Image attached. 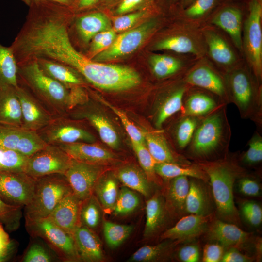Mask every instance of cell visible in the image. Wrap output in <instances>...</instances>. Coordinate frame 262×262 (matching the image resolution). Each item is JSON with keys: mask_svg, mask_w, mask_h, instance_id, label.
<instances>
[{"mask_svg": "<svg viewBox=\"0 0 262 262\" xmlns=\"http://www.w3.org/2000/svg\"><path fill=\"white\" fill-rule=\"evenodd\" d=\"M18 83L25 86L54 117L66 116L74 106L70 91L46 74L36 60L18 65Z\"/></svg>", "mask_w": 262, "mask_h": 262, "instance_id": "1", "label": "cell"}, {"mask_svg": "<svg viewBox=\"0 0 262 262\" xmlns=\"http://www.w3.org/2000/svg\"><path fill=\"white\" fill-rule=\"evenodd\" d=\"M200 167L210 181L219 216L230 223H239V213L233 200V188L239 176L236 168L226 162H202Z\"/></svg>", "mask_w": 262, "mask_h": 262, "instance_id": "2", "label": "cell"}, {"mask_svg": "<svg viewBox=\"0 0 262 262\" xmlns=\"http://www.w3.org/2000/svg\"><path fill=\"white\" fill-rule=\"evenodd\" d=\"M72 193L65 174H52L36 179L33 196L24 207L25 223L47 217L58 203Z\"/></svg>", "mask_w": 262, "mask_h": 262, "instance_id": "3", "label": "cell"}, {"mask_svg": "<svg viewBox=\"0 0 262 262\" xmlns=\"http://www.w3.org/2000/svg\"><path fill=\"white\" fill-rule=\"evenodd\" d=\"M32 235L43 239L63 261H80L72 234L66 232L48 217L25 223Z\"/></svg>", "mask_w": 262, "mask_h": 262, "instance_id": "4", "label": "cell"}, {"mask_svg": "<svg viewBox=\"0 0 262 262\" xmlns=\"http://www.w3.org/2000/svg\"><path fill=\"white\" fill-rule=\"evenodd\" d=\"M262 0H251L248 15L244 24L243 49L259 78H261L262 72Z\"/></svg>", "mask_w": 262, "mask_h": 262, "instance_id": "5", "label": "cell"}, {"mask_svg": "<svg viewBox=\"0 0 262 262\" xmlns=\"http://www.w3.org/2000/svg\"><path fill=\"white\" fill-rule=\"evenodd\" d=\"M71 160L59 146L47 144L29 156L24 172L35 179L52 174H65Z\"/></svg>", "mask_w": 262, "mask_h": 262, "instance_id": "6", "label": "cell"}, {"mask_svg": "<svg viewBox=\"0 0 262 262\" xmlns=\"http://www.w3.org/2000/svg\"><path fill=\"white\" fill-rule=\"evenodd\" d=\"M156 26V21L151 20L120 33L108 48L91 60L98 62L110 61L131 54L143 44Z\"/></svg>", "mask_w": 262, "mask_h": 262, "instance_id": "7", "label": "cell"}, {"mask_svg": "<svg viewBox=\"0 0 262 262\" xmlns=\"http://www.w3.org/2000/svg\"><path fill=\"white\" fill-rule=\"evenodd\" d=\"M37 132L47 144L93 143L96 140L90 131L71 122L66 116L54 118L48 125Z\"/></svg>", "mask_w": 262, "mask_h": 262, "instance_id": "8", "label": "cell"}, {"mask_svg": "<svg viewBox=\"0 0 262 262\" xmlns=\"http://www.w3.org/2000/svg\"><path fill=\"white\" fill-rule=\"evenodd\" d=\"M224 124L220 113H215L204 119L196 128L191 141L192 152L204 157L214 152L224 139Z\"/></svg>", "mask_w": 262, "mask_h": 262, "instance_id": "9", "label": "cell"}, {"mask_svg": "<svg viewBox=\"0 0 262 262\" xmlns=\"http://www.w3.org/2000/svg\"><path fill=\"white\" fill-rule=\"evenodd\" d=\"M35 180L25 172L0 171V196L9 204L24 207L32 198Z\"/></svg>", "mask_w": 262, "mask_h": 262, "instance_id": "10", "label": "cell"}, {"mask_svg": "<svg viewBox=\"0 0 262 262\" xmlns=\"http://www.w3.org/2000/svg\"><path fill=\"white\" fill-rule=\"evenodd\" d=\"M101 166L72 159L65 175L73 193L81 201L93 194L94 185L101 175Z\"/></svg>", "mask_w": 262, "mask_h": 262, "instance_id": "11", "label": "cell"}, {"mask_svg": "<svg viewBox=\"0 0 262 262\" xmlns=\"http://www.w3.org/2000/svg\"><path fill=\"white\" fill-rule=\"evenodd\" d=\"M47 144L36 131L0 124V146L30 156Z\"/></svg>", "mask_w": 262, "mask_h": 262, "instance_id": "12", "label": "cell"}, {"mask_svg": "<svg viewBox=\"0 0 262 262\" xmlns=\"http://www.w3.org/2000/svg\"><path fill=\"white\" fill-rule=\"evenodd\" d=\"M16 89L21 108L22 128L37 132L55 118L25 86L18 83Z\"/></svg>", "mask_w": 262, "mask_h": 262, "instance_id": "13", "label": "cell"}, {"mask_svg": "<svg viewBox=\"0 0 262 262\" xmlns=\"http://www.w3.org/2000/svg\"><path fill=\"white\" fill-rule=\"evenodd\" d=\"M72 159L86 163L103 165L115 159L110 151L95 144L76 142L57 145Z\"/></svg>", "mask_w": 262, "mask_h": 262, "instance_id": "14", "label": "cell"}, {"mask_svg": "<svg viewBox=\"0 0 262 262\" xmlns=\"http://www.w3.org/2000/svg\"><path fill=\"white\" fill-rule=\"evenodd\" d=\"M74 28L80 43L88 46L97 33L112 29L111 23L106 15L93 12L74 16Z\"/></svg>", "mask_w": 262, "mask_h": 262, "instance_id": "15", "label": "cell"}, {"mask_svg": "<svg viewBox=\"0 0 262 262\" xmlns=\"http://www.w3.org/2000/svg\"><path fill=\"white\" fill-rule=\"evenodd\" d=\"M72 235L80 260L97 262L103 260L101 243L94 231L83 225H78Z\"/></svg>", "mask_w": 262, "mask_h": 262, "instance_id": "16", "label": "cell"}, {"mask_svg": "<svg viewBox=\"0 0 262 262\" xmlns=\"http://www.w3.org/2000/svg\"><path fill=\"white\" fill-rule=\"evenodd\" d=\"M212 216L190 214L182 217L161 235L162 239L184 240L198 236L208 228Z\"/></svg>", "mask_w": 262, "mask_h": 262, "instance_id": "17", "label": "cell"}, {"mask_svg": "<svg viewBox=\"0 0 262 262\" xmlns=\"http://www.w3.org/2000/svg\"><path fill=\"white\" fill-rule=\"evenodd\" d=\"M35 60L46 74L62 83L70 93L83 90V80L85 79L73 68L45 58H38Z\"/></svg>", "mask_w": 262, "mask_h": 262, "instance_id": "18", "label": "cell"}, {"mask_svg": "<svg viewBox=\"0 0 262 262\" xmlns=\"http://www.w3.org/2000/svg\"><path fill=\"white\" fill-rule=\"evenodd\" d=\"M81 201L72 193L66 196L47 217L56 225L72 234L79 225Z\"/></svg>", "mask_w": 262, "mask_h": 262, "instance_id": "19", "label": "cell"}, {"mask_svg": "<svg viewBox=\"0 0 262 262\" xmlns=\"http://www.w3.org/2000/svg\"><path fill=\"white\" fill-rule=\"evenodd\" d=\"M22 115L16 87L0 86V124L21 127Z\"/></svg>", "mask_w": 262, "mask_h": 262, "instance_id": "20", "label": "cell"}, {"mask_svg": "<svg viewBox=\"0 0 262 262\" xmlns=\"http://www.w3.org/2000/svg\"><path fill=\"white\" fill-rule=\"evenodd\" d=\"M242 22L241 11L232 6L222 9L212 20V23L223 29L229 35L235 46L240 50L243 49Z\"/></svg>", "mask_w": 262, "mask_h": 262, "instance_id": "21", "label": "cell"}, {"mask_svg": "<svg viewBox=\"0 0 262 262\" xmlns=\"http://www.w3.org/2000/svg\"><path fill=\"white\" fill-rule=\"evenodd\" d=\"M71 112L70 115L79 119H86L97 130L102 141L112 148L119 146V138L115 128L109 121L95 111L83 109Z\"/></svg>", "mask_w": 262, "mask_h": 262, "instance_id": "22", "label": "cell"}, {"mask_svg": "<svg viewBox=\"0 0 262 262\" xmlns=\"http://www.w3.org/2000/svg\"><path fill=\"white\" fill-rule=\"evenodd\" d=\"M209 227V237L222 246H237L246 242L249 234L240 229L235 224L217 220Z\"/></svg>", "mask_w": 262, "mask_h": 262, "instance_id": "23", "label": "cell"}, {"mask_svg": "<svg viewBox=\"0 0 262 262\" xmlns=\"http://www.w3.org/2000/svg\"><path fill=\"white\" fill-rule=\"evenodd\" d=\"M229 82L236 104L241 111L248 110L254 99L253 90L248 76L242 71H237L231 75Z\"/></svg>", "mask_w": 262, "mask_h": 262, "instance_id": "24", "label": "cell"}, {"mask_svg": "<svg viewBox=\"0 0 262 262\" xmlns=\"http://www.w3.org/2000/svg\"><path fill=\"white\" fill-rule=\"evenodd\" d=\"M146 213L144 236L147 238L158 231L164 219L165 206L163 198L159 194L154 195L147 201Z\"/></svg>", "mask_w": 262, "mask_h": 262, "instance_id": "25", "label": "cell"}, {"mask_svg": "<svg viewBox=\"0 0 262 262\" xmlns=\"http://www.w3.org/2000/svg\"><path fill=\"white\" fill-rule=\"evenodd\" d=\"M186 81L190 84L205 89L221 97L225 94L222 80L208 67L202 66L195 69L188 75Z\"/></svg>", "mask_w": 262, "mask_h": 262, "instance_id": "26", "label": "cell"}, {"mask_svg": "<svg viewBox=\"0 0 262 262\" xmlns=\"http://www.w3.org/2000/svg\"><path fill=\"white\" fill-rule=\"evenodd\" d=\"M118 182L111 175H101L97 180L93 193L102 207L107 212L113 211L118 194Z\"/></svg>", "mask_w": 262, "mask_h": 262, "instance_id": "27", "label": "cell"}, {"mask_svg": "<svg viewBox=\"0 0 262 262\" xmlns=\"http://www.w3.org/2000/svg\"><path fill=\"white\" fill-rule=\"evenodd\" d=\"M189 183L186 176L171 179L166 191V201L169 208L175 213H181L185 210Z\"/></svg>", "mask_w": 262, "mask_h": 262, "instance_id": "28", "label": "cell"}, {"mask_svg": "<svg viewBox=\"0 0 262 262\" xmlns=\"http://www.w3.org/2000/svg\"><path fill=\"white\" fill-rule=\"evenodd\" d=\"M204 34L210 55L215 62L229 66L235 61L233 51L222 37L211 31H207Z\"/></svg>", "mask_w": 262, "mask_h": 262, "instance_id": "29", "label": "cell"}, {"mask_svg": "<svg viewBox=\"0 0 262 262\" xmlns=\"http://www.w3.org/2000/svg\"><path fill=\"white\" fill-rule=\"evenodd\" d=\"M117 179L125 187L137 191L145 196H148L150 185L145 174L138 168L128 165L120 168L117 174Z\"/></svg>", "mask_w": 262, "mask_h": 262, "instance_id": "30", "label": "cell"}, {"mask_svg": "<svg viewBox=\"0 0 262 262\" xmlns=\"http://www.w3.org/2000/svg\"><path fill=\"white\" fill-rule=\"evenodd\" d=\"M145 142L148 150L156 162L177 163V160L162 134L143 131Z\"/></svg>", "mask_w": 262, "mask_h": 262, "instance_id": "31", "label": "cell"}, {"mask_svg": "<svg viewBox=\"0 0 262 262\" xmlns=\"http://www.w3.org/2000/svg\"><path fill=\"white\" fill-rule=\"evenodd\" d=\"M156 174L165 179H172L180 176H186L207 181L209 179L205 172L199 168L188 164L180 165L172 163H156L155 166Z\"/></svg>", "mask_w": 262, "mask_h": 262, "instance_id": "32", "label": "cell"}, {"mask_svg": "<svg viewBox=\"0 0 262 262\" xmlns=\"http://www.w3.org/2000/svg\"><path fill=\"white\" fill-rule=\"evenodd\" d=\"M18 65L10 47L0 43V86L10 85L16 87Z\"/></svg>", "mask_w": 262, "mask_h": 262, "instance_id": "33", "label": "cell"}, {"mask_svg": "<svg viewBox=\"0 0 262 262\" xmlns=\"http://www.w3.org/2000/svg\"><path fill=\"white\" fill-rule=\"evenodd\" d=\"M208 202L206 194L201 185L196 180L189 183L185 201V210L190 214H208Z\"/></svg>", "mask_w": 262, "mask_h": 262, "instance_id": "34", "label": "cell"}, {"mask_svg": "<svg viewBox=\"0 0 262 262\" xmlns=\"http://www.w3.org/2000/svg\"><path fill=\"white\" fill-rule=\"evenodd\" d=\"M101 219V211L98 199L93 194L81 202L79 225H83L94 231L99 225Z\"/></svg>", "mask_w": 262, "mask_h": 262, "instance_id": "35", "label": "cell"}, {"mask_svg": "<svg viewBox=\"0 0 262 262\" xmlns=\"http://www.w3.org/2000/svg\"><path fill=\"white\" fill-rule=\"evenodd\" d=\"M185 88L181 86L173 91L160 106L155 120L157 128H161L164 123L182 107Z\"/></svg>", "mask_w": 262, "mask_h": 262, "instance_id": "36", "label": "cell"}, {"mask_svg": "<svg viewBox=\"0 0 262 262\" xmlns=\"http://www.w3.org/2000/svg\"><path fill=\"white\" fill-rule=\"evenodd\" d=\"M155 48L158 50H171L180 53H199L197 45L190 37L185 35H173L157 42Z\"/></svg>", "mask_w": 262, "mask_h": 262, "instance_id": "37", "label": "cell"}, {"mask_svg": "<svg viewBox=\"0 0 262 262\" xmlns=\"http://www.w3.org/2000/svg\"><path fill=\"white\" fill-rule=\"evenodd\" d=\"M150 63L154 74L159 78H164L176 73L182 66L179 59L162 54L152 55Z\"/></svg>", "mask_w": 262, "mask_h": 262, "instance_id": "38", "label": "cell"}, {"mask_svg": "<svg viewBox=\"0 0 262 262\" xmlns=\"http://www.w3.org/2000/svg\"><path fill=\"white\" fill-rule=\"evenodd\" d=\"M28 157L16 150L0 146V171L24 172Z\"/></svg>", "mask_w": 262, "mask_h": 262, "instance_id": "39", "label": "cell"}, {"mask_svg": "<svg viewBox=\"0 0 262 262\" xmlns=\"http://www.w3.org/2000/svg\"><path fill=\"white\" fill-rule=\"evenodd\" d=\"M133 229L131 225L104 222L103 230L107 245L112 248L119 246L130 236Z\"/></svg>", "mask_w": 262, "mask_h": 262, "instance_id": "40", "label": "cell"}, {"mask_svg": "<svg viewBox=\"0 0 262 262\" xmlns=\"http://www.w3.org/2000/svg\"><path fill=\"white\" fill-rule=\"evenodd\" d=\"M216 105L214 99L208 95L195 93L188 98L185 104V112L188 116H201L209 113Z\"/></svg>", "mask_w": 262, "mask_h": 262, "instance_id": "41", "label": "cell"}, {"mask_svg": "<svg viewBox=\"0 0 262 262\" xmlns=\"http://www.w3.org/2000/svg\"><path fill=\"white\" fill-rule=\"evenodd\" d=\"M139 204L138 195L133 190L123 187L118 192L113 212L116 215H127L135 211Z\"/></svg>", "mask_w": 262, "mask_h": 262, "instance_id": "42", "label": "cell"}, {"mask_svg": "<svg viewBox=\"0 0 262 262\" xmlns=\"http://www.w3.org/2000/svg\"><path fill=\"white\" fill-rule=\"evenodd\" d=\"M22 207L9 204L0 196V223L9 231L17 229L22 217Z\"/></svg>", "mask_w": 262, "mask_h": 262, "instance_id": "43", "label": "cell"}, {"mask_svg": "<svg viewBox=\"0 0 262 262\" xmlns=\"http://www.w3.org/2000/svg\"><path fill=\"white\" fill-rule=\"evenodd\" d=\"M132 148L137 157L142 168L148 180H156L155 166L156 162L151 156L146 144L131 141Z\"/></svg>", "mask_w": 262, "mask_h": 262, "instance_id": "44", "label": "cell"}, {"mask_svg": "<svg viewBox=\"0 0 262 262\" xmlns=\"http://www.w3.org/2000/svg\"><path fill=\"white\" fill-rule=\"evenodd\" d=\"M166 244L145 246L139 248L128 259L130 262H149L158 259L164 252Z\"/></svg>", "mask_w": 262, "mask_h": 262, "instance_id": "45", "label": "cell"}, {"mask_svg": "<svg viewBox=\"0 0 262 262\" xmlns=\"http://www.w3.org/2000/svg\"><path fill=\"white\" fill-rule=\"evenodd\" d=\"M197 127V121L194 116L183 119L176 130V138L180 148H183L190 143Z\"/></svg>", "mask_w": 262, "mask_h": 262, "instance_id": "46", "label": "cell"}, {"mask_svg": "<svg viewBox=\"0 0 262 262\" xmlns=\"http://www.w3.org/2000/svg\"><path fill=\"white\" fill-rule=\"evenodd\" d=\"M102 103L109 107L120 118L131 140L145 143L143 131L138 129L122 110L112 105L104 100L99 98Z\"/></svg>", "mask_w": 262, "mask_h": 262, "instance_id": "47", "label": "cell"}, {"mask_svg": "<svg viewBox=\"0 0 262 262\" xmlns=\"http://www.w3.org/2000/svg\"><path fill=\"white\" fill-rule=\"evenodd\" d=\"M218 0H195L185 8V16L190 19H197L204 16L215 6Z\"/></svg>", "mask_w": 262, "mask_h": 262, "instance_id": "48", "label": "cell"}, {"mask_svg": "<svg viewBox=\"0 0 262 262\" xmlns=\"http://www.w3.org/2000/svg\"><path fill=\"white\" fill-rule=\"evenodd\" d=\"M144 11L124 15L114 18L112 29L116 32L128 30L145 16Z\"/></svg>", "mask_w": 262, "mask_h": 262, "instance_id": "49", "label": "cell"}, {"mask_svg": "<svg viewBox=\"0 0 262 262\" xmlns=\"http://www.w3.org/2000/svg\"><path fill=\"white\" fill-rule=\"evenodd\" d=\"M23 262H50L52 259L49 252L38 243L32 244L22 259Z\"/></svg>", "mask_w": 262, "mask_h": 262, "instance_id": "50", "label": "cell"}, {"mask_svg": "<svg viewBox=\"0 0 262 262\" xmlns=\"http://www.w3.org/2000/svg\"><path fill=\"white\" fill-rule=\"evenodd\" d=\"M242 214L251 225L259 226L262 220V210L261 206L254 201H246L241 207Z\"/></svg>", "mask_w": 262, "mask_h": 262, "instance_id": "51", "label": "cell"}, {"mask_svg": "<svg viewBox=\"0 0 262 262\" xmlns=\"http://www.w3.org/2000/svg\"><path fill=\"white\" fill-rule=\"evenodd\" d=\"M244 160L250 164H256L262 160V140L261 137L255 136L251 140Z\"/></svg>", "mask_w": 262, "mask_h": 262, "instance_id": "52", "label": "cell"}, {"mask_svg": "<svg viewBox=\"0 0 262 262\" xmlns=\"http://www.w3.org/2000/svg\"><path fill=\"white\" fill-rule=\"evenodd\" d=\"M116 32L112 28L108 30L105 36L97 45L89 47L87 53L85 55L89 59H92L96 55L108 48L116 37Z\"/></svg>", "mask_w": 262, "mask_h": 262, "instance_id": "53", "label": "cell"}, {"mask_svg": "<svg viewBox=\"0 0 262 262\" xmlns=\"http://www.w3.org/2000/svg\"><path fill=\"white\" fill-rule=\"evenodd\" d=\"M223 255V247L219 244H207L203 248V261L218 262L221 261Z\"/></svg>", "mask_w": 262, "mask_h": 262, "instance_id": "54", "label": "cell"}, {"mask_svg": "<svg viewBox=\"0 0 262 262\" xmlns=\"http://www.w3.org/2000/svg\"><path fill=\"white\" fill-rule=\"evenodd\" d=\"M239 191L243 194L249 196H257L260 191L258 182L248 178H244L239 181Z\"/></svg>", "mask_w": 262, "mask_h": 262, "instance_id": "55", "label": "cell"}, {"mask_svg": "<svg viewBox=\"0 0 262 262\" xmlns=\"http://www.w3.org/2000/svg\"><path fill=\"white\" fill-rule=\"evenodd\" d=\"M178 256L184 262H196L199 260V251L197 246L188 245L182 247L178 252Z\"/></svg>", "mask_w": 262, "mask_h": 262, "instance_id": "56", "label": "cell"}, {"mask_svg": "<svg viewBox=\"0 0 262 262\" xmlns=\"http://www.w3.org/2000/svg\"><path fill=\"white\" fill-rule=\"evenodd\" d=\"M252 259L240 252L235 249H231L222 256V262H247L252 261Z\"/></svg>", "mask_w": 262, "mask_h": 262, "instance_id": "57", "label": "cell"}, {"mask_svg": "<svg viewBox=\"0 0 262 262\" xmlns=\"http://www.w3.org/2000/svg\"><path fill=\"white\" fill-rule=\"evenodd\" d=\"M144 0H123L116 9V13L125 14L135 8Z\"/></svg>", "mask_w": 262, "mask_h": 262, "instance_id": "58", "label": "cell"}, {"mask_svg": "<svg viewBox=\"0 0 262 262\" xmlns=\"http://www.w3.org/2000/svg\"><path fill=\"white\" fill-rule=\"evenodd\" d=\"M13 244L3 226L0 223V255L6 252Z\"/></svg>", "mask_w": 262, "mask_h": 262, "instance_id": "59", "label": "cell"}, {"mask_svg": "<svg viewBox=\"0 0 262 262\" xmlns=\"http://www.w3.org/2000/svg\"><path fill=\"white\" fill-rule=\"evenodd\" d=\"M98 0H75L71 7L74 12L84 11L94 7Z\"/></svg>", "mask_w": 262, "mask_h": 262, "instance_id": "60", "label": "cell"}, {"mask_svg": "<svg viewBox=\"0 0 262 262\" xmlns=\"http://www.w3.org/2000/svg\"><path fill=\"white\" fill-rule=\"evenodd\" d=\"M28 7L31 4L42 1H53L58 2L70 7H72L75 0H21Z\"/></svg>", "mask_w": 262, "mask_h": 262, "instance_id": "61", "label": "cell"}, {"mask_svg": "<svg viewBox=\"0 0 262 262\" xmlns=\"http://www.w3.org/2000/svg\"><path fill=\"white\" fill-rule=\"evenodd\" d=\"M15 245L13 243L10 248L5 253L0 255V262H6L13 256L14 252Z\"/></svg>", "mask_w": 262, "mask_h": 262, "instance_id": "62", "label": "cell"}, {"mask_svg": "<svg viewBox=\"0 0 262 262\" xmlns=\"http://www.w3.org/2000/svg\"><path fill=\"white\" fill-rule=\"evenodd\" d=\"M195 0H182V5L185 9L191 4Z\"/></svg>", "mask_w": 262, "mask_h": 262, "instance_id": "63", "label": "cell"}]
</instances>
